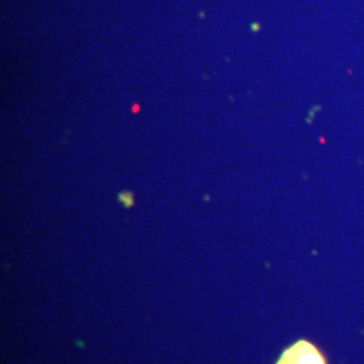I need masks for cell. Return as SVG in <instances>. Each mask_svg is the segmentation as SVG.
I'll use <instances>...</instances> for the list:
<instances>
[{"label":"cell","instance_id":"cell-1","mask_svg":"<svg viewBox=\"0 0 364 364\" xmlns=\"http://www.w3.org/2000/svg\"><path fill=\"white\" fill-rule=\"evenodd\" d=\"M277 364H328L324 353L312 341L299 340L281 355Z\"/></svg>","mask_w":364,"mask_h":364}]
</instances>
